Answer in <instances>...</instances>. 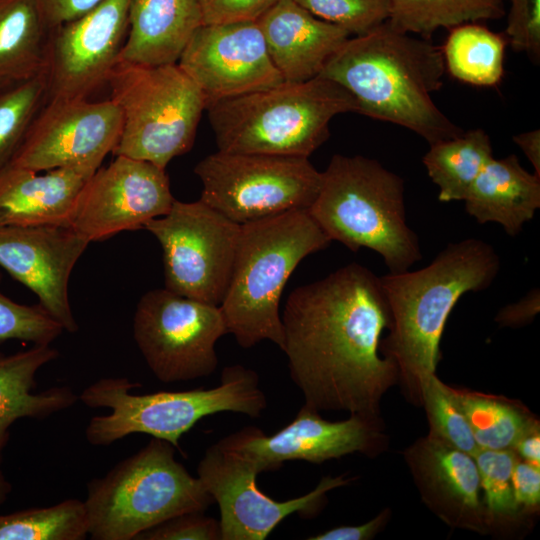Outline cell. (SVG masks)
Returning a JSON list of instances; mask_svg holds the SVG:
<instances>
[{
	"mask_svg": "<svg viewBox=\"0 0 540 540\" xmlns=\"http://www.w3.org/2000/svg\"><path fill=\"white\" fill-rule=\"evenodd\" d=\"M290 377L305 405L379 417L398 382L395 362L379 355L391 313L381 278L358 263L293 290L281 316Z\"/></svg>",
	"mask_w": 540,
	"mask_h": 540,
	"instance_id": "obj_1",
	"label": "cell"
},
{
	"mask_svg": "<svg viewBox=\"0 0 540 540\" xmlns=\"http://www.w3.org/2000/svg\"><path fill=\"white\" fill-rule=\"evenodd\" d=\"M442 50L387 22L350 36L328 60L319 76L346 89L356 113L403 126L430 145L463 131L437 107L432 93L442 86Z\"/></svg>",
	"mask_w": 540,
	"mask_h": 540,
	"instance_id": "obj_2",
	"label": "cell"
},
{
	"mask_svg": "<svg viewBox=\"0 0 540 540\" xmlns=\"http://www.w3.org/2000/svg\"><path fill=\"white\" fill-rule=\"evenodd\" d=\"M500 269L495 249L477 238L448 244L426 267L381 276L391 313L379 351L393 360L406 397L421 405L425 382L441 359L448 317L467 292L487 289Z\"/></svg>",
	"mask_w": 540,
	"mask_h": 540,
	"instance_id": "obj_3",
	"label": "cell"
},
{
	"mask_svg": "<svg viewBox=\"0 0 540 540\" xmlns=\"http://www.w3.org/2000/svg\"><path fill=\"white\" fill-rule=\"evenodd\" d=\"M331 239L308 210L288 211L240 225L228 289L219 308L228 333L243 348L284 344L279 304L298 264Z\"/></svg>",
	"mask_w": 540,
	"mask_h": 540,
	"instance_id": "obj_4",
	"label": "cell"
},
{
	"mask_svg": "<svg viewBox=\"0 0 540 540\" xmlns=\"http://www.w3.org/2000/svg\"><path fill=\"white\" fill-rule=\"evenodd\" d=\"M308 212L331 241L378 253L389 273L407 271L422 258L406 221L404 182L375 159L334 155Z\"/></svg>",
	"mask_w": 540,
	"mask_h": 540,
	"instance_id": "obj_5",
	"label": "cell"
},
{
	"mask_svg": "<svg viewBox=\"0 0 540 540\" xmlns=\"http://www.w3.org/2000/svg\"><path fill=\"white\" fill-rule=\"evenodd\" d=\"M356 109L346 89L321 76L206 107L219 151L306 158L327 141L336 115Z\"/></svg>",
	"mask_w": 540,
	"mask_h": 540,
	"instance_id": "obj_6",
	"label": "cell"
},
{
	"mask_svg": "<svg viewBox=\"0 0 540 540\" xmlns=\"http://www.w3.org/2000/svg\"><path fill=\"white\" fill-rule=\"evenodd\" d=\"M140 383L127 378H102L79 395L91 408L107 407L111 413L91 418L85 431L92 445L106 446L127 435L144 433L181 449L179 439L200 419L235 412L258 418L267 407L258 374L241 364L226 366L218 386L210 389L130 393Z\"/></svg>",
	"mask_w": 540,
	"mask_h": 540,
	"instance_id": "obj_7",
	"label": "cell"
},
{
	"mask_svg": "<svg viewBox=\"0 0 540 540\" xmlns=\"http://www.w3.org/2000/svg\"><path fill=\"white\" fill-rule=\"evenodd\" d=\"M175 447L153 437L104 477L91 480L84 501L95 540H135L184 513L204 512L214 499L175 459Z\"/></svg>",
	"mask_w": 540,
	"mask_h": 540,
	"instance_id": "obj_8",
	"label": "cell"
},
{
	"mask_svg": "<svg viewBox=\"0 0 540 540\" xmlns=\"http://www.w3.org/2000/svg\"><path fill=\"white\" fill-rule=\"evenodd\" d=\"M106 83L123 120L114 156L166 169L173 158L191 149L206 100L177 63L144 66L118 61Z\"/></svg>",
	"mask_w": 540,
	"mask_h": 540,
	"instance_id": "obj_9",
	"label": "cell"
},
{
	"mask_svg": "<svg viewBox=\"0 0 540 540\" xmlns=\"http://www.w3.org/2000/svg\"><path fill=\"white\" fill-rule=\"evenodd\" d=\"M200 200L243 225L293 210H308L321 185L309 158L217 151L194 168Z\"/></svg>",
	"mask_w": 540,
	"mask_h": 540,
	"instance_id": "obj_10",
	"label": "cell"
},
{
	"mask_svg": "<svg viewBox=\"0 0 540 540\" xmlns=\"http://www.w3.org/2000/svg\"><path fill=\"white\" fill-rule=\"evenodd\" d=\"M144 229L161 245L164 288L220 306L232 274L240 225L200 199H175L165 215Z\"/></svg>",
	"mask_w": 540,
	"mask_h": 540,
	"instance_id": "obj_11",
	"label": "cell"
},
{
	"mask_svg": "<svg viewBox=\"0 0 540 540\" xmlns=\"http://www.w3.org/2000/svg\"><path fill=\"white\" fill-rule=\"evenodd\" d=\"M227 333L219 306L166 288L142 295L133 318L135 342L165 383L210 376L218 366L215 345Z\"/></svg>",
	"mask_w": 540,
	"mask_h": 540,
	"instance_id": "obj_12",
	"label": "cell"
},
{
	"mask_svg": "<svg viewBox=\"0 0 540 540\" xmlns=\"http://www.w3.org/2000/svg\"><path fill=\"white\" fill-rule=\"evenodd\" d=\"M216 444L261 473L275 471L291 460L321 464L352 453L377 456L385 449L387 437L380 416L350 414L331 422L304 404L294 420L273 435L247 426Z\"/></svg>",
	"mask_w": 540,
	"mask_h": 540,
	"instance_id": "obj_13",
	"label": "cell"
},
{
	"mask_svg": "<svg viewBox=\"0 0 540 540\" xmlns=\"http://www.w3.org/2000/svg\"><path fill=\"white\" fill-rule=\"evenodd\" d=\"M198 478L220 509L221 540H264L286 517L318 514L329 491L347 485L344 475L324 477L309 493L276 501L257 486L258 471L244 459L210 446L197 467Z\"/></svg>",
	"mask_w": 540,
	"mask_h": 540,
	"instance_id": "obj_14",
	"label": "cell"
},
{
	"mask_svg": "<svg viewBox=\"0 0 540 540\" xmlns=\"http://www.w3.org/2000/svg\"><path fill=\"white\" fill-rule=\"evenodd\" d=\"M122 113L111 100L48 99L32 121L10 164L44 172L96 171L122 132Z\"/></svg>",
	"mask_w": 540,
	"mask_h": 540,
	"instance_id": "obj_15",
	"label": "cell"
},
{
	"mask_svg": "<svg viewBox=\"0 0 540 540\" xmlns=\"http://www.w3.org/2000/svg\"><path fill=\"white\" fill-rule=\"evenodd\" d=\"M174 201L166 169L116 156L80 190L69 228L88 243L105 240L123 231L144 229L149 221L165 215Z\"/></svg>",
	"mask_w": 540,
	"mask_h": 540,
	"instance_id": "obj_16",
	"label": "cell"
},
{
	"mask_svg": "<svg viewBox=\"0 0 540 540\" xmlns=\"http://www.w3.org/2000/svg\"><path fill=\"white\" fill-rule=\"evenodd\" d=\"M129 5L130 0H103L51 29L46 100L87 98L106 83L126 39Z\"/></svg>",
	"mask_w": 540,
	"mask_h": 540,
	"instance_id": "obj_17",
	"label": "cell"
},
{
	"mask_svg": "<svg viewBox=\"0 0 540 540\" xmlns=\"http://www.w3.org/2000/svg\"><path fill=\"white\" fill-rule=\"evenodd\" d=\"M209 104L284 82L257 22L201 25L178 62Z\"/></svg>",
	"mask_w": 540,
	"mask_h": 540,
	"instance_id": "obj_18",
	"label": "cell"
},
{
	"mask_svg": "<svg viewBox=\"0 0 540 540\" xmlns=\"http://www.w3.org/2000/svg\"><path fill=\"white\" fill-rule=\"evenodd\" d=\"M88 244L69 227L0 225V267L29 288L64 330L74 333L78 324L68 285Z\"/></svg>",
	"mask_w": 540,
	"mask_h": 540,
	"instance_id": "obj_19",
	"label": "cell"
},
{
	"mask_svg": "<svg viewBox=\"0 0 540 540\" xmlns=\"http://www.w3.org/2000/svg\"><path fill=\"white\" fill-rule=\"evenodd\" d=\"M425 505L451 528L486 533V510L473 456L429 435L404 451Z\"/></svg>",
	"mask_w": 540,
	"mask_h": 540,
	"instance_id": "obj_20",
	"label": "cell"
},
{
	"mask_svg": "<svg viewBox=\"0 0 540 540\" xmlns=\"http://www.w3.org/2000/svg\"><path fill=\"white\" fill-rule=\"evenodd\" d=\"M257 24L269 56L285 82H304L319 76L351 36L294 0H280Z\"/></svg>",
	"mask_w": 540,
	"mask_h": 540,
	"instance_id": "obj_21",
	"label": "cell"
},
{
	"mask_svg": "<svg viewBox=\"0 0 540 540\" xmlns=\"http://www.w3.org/2000/svg\"><path fill=\"white\" fill-rule=\"evenodd\" d=\"M94 172L56 168L40 174L7 165L0 170V225L69 227L76 198Z\"/></svg>",
	"mask_w": 540,
	"mask_h": 540,
	"instance_id": "obj_22",
	"label": "cell"
},
{
	"mask_svg": "<svg viewBox=\"0 0 540 540\" xmlns=\"http://www.w3.org/2000/svg\"><path fill=\"white\" fill-rule=\"evenodd\" d=\"M201 25L200 0H130L128 32L118 61L175 64Z\"/></svg>",
	"mask_w": 540,
	"mask_h": 540,
	"instance_id": "obj_23",
	"label": "cell"
},
{
	"mask_svg": "<svg viewBox=\"0 0 540 540\" xmlns=\"http://www.w3.org/2000/svg\"><path fill=\"white\" fill-rule=\"evenodd\" d=\"M463 201L479 224L498 223L513 237L540 208V177L526 171L514 154L492 157Z\"/></svg>",
	"mask_w": 540,
	"mask_h": 540,
	"instance_id": "obj_24",
	"label": "cell"
},
{
	"mask_svg": "<svg viewBox=\"0 0 540 540\" xmlns=\"http://www.w3.org/2000/svg\"><path fill=\"white\" fill-rule=\"evenodd\" d=\"M58 356L57 349L43 344L11 355L0 353V453L8 440V429L17 419L45 418L79 400L68 386L32 393L37 371Z\"/></svg>",
	"mask_w": 540,
	"mask_h": 540,
	"instance_id": "obj_25",
	"label": "cell"
},
{
	"mask_svg": "<svg viewBox=\"0 0 540 540\" xmlns=\"http://www.w3.org/2000/svg\"><path fill=\"white\" fill-rule=\"evenodd\" d=\"M50 33L38 0H0V87L45 73Z\"/></svg>",
	"mask_w": 540,
	"mask_h": 540,
	"instance_id": "obj_26",
	"label": "cell"
},
{
	"mask_svg": "<svg viewBox=\"0 0 540 540\" xmlns=\"http://www.w3.org/2000/svg\"><path fill=\"white\" fill-rule=\"evenodd\" d=\"M492 157L489 135L473 129L431 144L423 164L439 189V201H463Z\"/></svg>",
	"mask_w": 540,
	"mask_h": 540,
	"instance_id": "obj_27",
	"label": "cell"
},
{
	"mask_svg": "<svg viewBox=\"0 0 540 540\" xmlns=\"http://www.w3.org/2000/svg\"><path fill=\"white\" fill-rule=\"evenodd\" d=\"M479 448L513 449L517 440L539 420L521 402L450 386Z\"/></svg>",
	"mask_w": 540,
	"mask_h": 540,
	"instance_id": "obj_28",
	"label": "cell"
},
{
	"mask_svg": "<svg viewBox=\"0 0 540 540\" xmlns=\"http://www.w3.org/2000/svg\"><path fill=\"white\" fill-rule=\"evenodd\" d=\"M505 46L501 35L482 25L456 26L451 28L442 49L445 68L462 82L494 86L503 76Z\"/></svg>",
	"mask_w": 540,
	"mask_h": 540,
	"instance_id": "obj_29",
	"label": "cell"
},
{
	"mask_svg": "<svg viewBox=\"0 0 540 540\" xmlns=\"http://www.w3.org/2000/svg\"><path fill=\"white\" fill-rule=\"evenodd\" d=\"M387 23L394 29L429 36L439 28L501 18L503 0H389Z\"/></svg>",
	"mask_w": 540,
	"mask_h": 540,
	"instance_id": "obj_30",
	"label": "cell"
},
{
	"mask_svg": "<svg viewBox=\"0 0 540 540\" xmlns=\"http://www.w3.org/2000/svg\"><path fill=\"white\" fill-rule=\"evenodd\" d=\"M88 530L85 503L77 499L0 515V540H81Z\"/></svg>",
	"mask_w": 540,
	"mask_h": 540,
	"instance_id": "obj_31",
	"label": "cell"
},
{
	"mask_svg": "<svg viewBox=\"0 0 540 540\" xmlns=\"http://www.w3.org/2000/svg\"><path fill=\"white\" fill-rule=\"evenodd\" d=\"M46 97L45 73L0 87V170L12 162Z\"/></svg>",
	"mask_w": 540,
	"mask_h": 540,
	"instance_id": "obj_32",
	"label": "cell"
},
{
	"mask_svg": "<svg viewBox=\"0 0 540 540\" xmlns=\"http://www.w3.org/2000/svg\"><path fill=\"white\" fill-rule=\"evenodd\" d=\"M484 492L488 528L512 524L523 515L515 501L512 472L518 456L512 449H481L473 456Z\"/></svg>",
	"mask_w": 540,
	"mask_h": 540,
	"instance_id": "obj_33",
	"label": "cell"
},
{
	"mask_svg": "<svg viewBox=\"0 0 540 540\" xmlns=\"http://www.w3.org/2000/svg\"><path fill=\"white\" fill-rule=\"evenodd\" d=\"M421 405L427 415L429 436L471 456L475 455L479 446L469 423L454 400L450 386L435 374L422 388Z\"/></svg>",
	"mask_w": 540,
	"mask_h": 540,
	"instance_id": "obj_34",
	"label": "cell"
},
{
	"mask_svg": "<svg viewBox=\"0 0 540 540\" xmlns=\"http://www.w3.org/2000/svg\"><path fill=\"white\" fill-rule=\"evenodd\" d=\"M316 17L350 35H364L388 21L389 0H294Z\"/></svg>",
	"mask_w": 540,
	"mask_h": 540,
	"instance_id": "obj_35",
	"label": "cell"
},
{
	"mask_svg": "<svg viewBox=\"0 0 540 540\" xmlns=\"http://www.w3.org/2000/svg\"><path fill=\"white\" fill-rule=\"evenodd\" d=\"M1 280L0 271V283ZM63 330V327L41 304L17 303L0 290V343L9 339H18L34 344L50 345Z\"/></svg>",
	"mask_w": 540,
	"mask_h": 540,
	"instance_id": "obj_36",
	"label": "cell"
},
{
	"mask_svg": "<svg viewBox=\"0 0 540 540\" xmlns=\"http://www.w3.org/2000/svg\"><path fill=\"white\" fill-rule=\"evenodd\" d=\"M506 34L515 51L538 60L540 55V0H510Z\"/></svg>",
	"mask_w": 540,
	"mask_h": 540,
	"instance_id": "obj_37",
	"label": "cell"
},
{
	"mask_svg": "<svg viewBox=\"0 0 540 540\" xmlns=\"http://www.w3.org/2000/svg\"><path fill=\"white\" fill-rule=\"evenodd\" d=\"M135 540H221V529L216 519L203 512H191L148 529Z\"/></svg>",
	"mask_w": 540,
	"mask_h": 540,
	"instance_id": "obj_38",
	"label": "cell"
},
{
	"mask_svg": "<svg viewBox=\"0 0 540 540\" xmlns=\"http://www.w3.org/2000/svg\"><path fill=\"white\" fill-rule=\"evenodd\" d=\"M280 0H200L202 25L257 22Z\"/></svg>",
	"mask_w": 540,
	"mask_h": 540,
	"instance_id": "obj_39",
	"label": "cell"
},
{
	"mask_svg": "<svg viewBox=\"0 0 540 540\" xmlns=\"http://www.w3.org/2000/svg\"><path fill=\"white\" fill-rule=\"evenodd\" d=\"M515 501L523 516L536 513L540 506V467L520 460L512 472Z\"/></svg>",
	"mask_w": 540,
	"mask_h": 540,
	"instance_id": "obj_40",
	"label": "cell"
},
{
	"mask_svg": "<svg viewBox=\"0 0 540 540\" xmlns=\"http://www.w3.org/2000/svg\"><path fill=\"white\" fill-rule=\"evenodd\" d=\"M540 311V291L535 287L519 301L499 310L495 321L503 327H521L530 323Z\"/></svg>",
	"mask_w": 540,
	"mask_h": 540,
	"instance_id": "obj_41",
	"label": "cell"
},
{
	"mask_svg": "<svg viewBox=\"0 0 540 540\" xmlns=\"http://www.w3.org/2000/svg\"><path fill=\"white\" fill-rule=\"evenodd\" d=\"M101 1L103 0H38L51 29L85 14Z\"/></svg>",
	"mask_w": 540,
	"mask_h": 540,
	"instance_id": "obj_42",
	"label": "cell"
},
{
	"mask_svg": "<svg viewBox=\"0 0 540 540\" xmlns=\"http://www.w3.org/2000/svg\"><path fill=\"white\" fill-rule=\"evenodd\" d=\"M390 511L385 509L370 521L355 526H338L317 535L308 537L309 540H368L376 536L385 526Z\"/></svg>",
	"mask_w": 540,
	"mask_h": 540,
	"instance_id": "obj_43",
	"label": "cell"
},
{
	"mask_svg": "<svg viewBox=\"0 0 540 540\" xmlns=\"http://www.w3.org/2000/svg\"><path fill=\"white\" fill-rule=\"evenodd\" d=\"M512 450L520 460L540 467V425L526 431Z\"/></svg>",
	"mask_w": 540,
	"mask_h": 540,
	"instance_id": "obj_44",
	"label": "cell"
},
{
	"mask_svg": "<svg viewBox=\"0 0 540 540\" xmlns=\"http://www.w3.org/2000/svg\"><path fill=\"white\" fill-rule=\"evenodd\" d=\"M513 141L520 147L534 168V174L540 177V130L517 134Z\"/></svg>",
	"mask_w": 540,
	"mask_h": 540,
	"instance_id": "obj_45",
	"label": "cell"
},
{
	"mask_svg": "<svg viewBox=\"0 0 540 540\" xmlns=\"http://www.w3.org/2000/svg\"><path fill=\"white\" fill-rule=\"evenodd\" d=\"M10 490L11 485L6 481L2 472L0 471V505L4 502Z\"/></svg>",
	"mask_w": 540,
	"mask_h": 540,
	"instance_id": "obj_46",
	"label": "cell"
}]
</instances>
